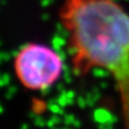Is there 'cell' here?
<instances>
[{"mask_svg": "<svg viewBox=\"0 0 129 129\" xmlns=\"http://www.w3.org/2000/svg\"><path fill=\"white\" fill-rule=\"evenodd\" d=\"M59 19L73 71L109 72L129 117V13L115 0H63Z\"/></svg>", "mask_w": 129, "mask_h": 129, "instance_id": "obj_1", "label": "cell"}, {"mask_svg": "<svg viewBox=\"0 0 129 129\" xmlns=\"http://www.w3.org/2000/svg\"><path fill=\"white\" fill-rule=\"evenodd\" d=\"M14 73L27 89L51 87L63 72L62 57L49 46L30 43L17 52L13 60Z\"/></svg>", "mask_w": 129, "mask_h": 129, "instance_id": "obj_2", "label": "cell"}]
</instances>
